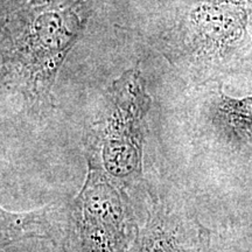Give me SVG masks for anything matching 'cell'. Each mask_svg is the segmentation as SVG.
I'll use <instances>...</instances> for the list:
<instances>
[{
	"label": "cell",
	"instance_id": "obj_1",
	"mask_svg": "<svg viewBox=\"0 0 252 252\" xmlns=\"http://www.w3.org/2000/svg\"><path fill=\"white\" fill-rule=\"evenodd\" d=\"M89 9V0L24 2L2 24V93L30 115L41 117L54 109L56 78L84 31Z\"/></svg>",
	"mask_w": 252,
	"mask_h": 252
},
{
	"label": "cell",
	"instance_id": "obj_2",
	"mask_svg": "<svg viewBox=\"0 0 252 252\" xmlns=\"http://www.w3.org/2000/svg\"><path fill=\"white\" fill-rule=\"evenodd\" d=\"M151 106L152 97L139 68L127 69L113 80L84 128L87 165L128 189L140 184Z\"/></svg>",
	"mask_w": 252,
	"mask_h": 252
},
{
	"label": "cell",
	"instance_id": "obj_3",
	"mask_svg": "<svg viewBox=\"0 0 252 252\" xmlns=\"http://www.w3.org/2000/svg\"><path fill=\"white\" fill-rule=\"evenodd\" d=\"M140 231L128 188L88 166L84 184L59 200L52 252H127Z\"/></svg>",
	"mask_w": 252,
	"mask_h": 252
},
{
	"label": "cell",
	"instance_id": "obj_4",
	"mask_svg": "<svg viewBox=\"0 0 252 252\" xmlns=\"http://www.w3.org/2000/svg\"><path fill=\"white\" fill-rule=\"evenodd\" d=\"M249 0H191L166 32L162 54L195 77L228 60L248 36Z\"/></svg>",
	"mask_w": 252,
	"mask_h": 252
},
{
	"label": "cell",
	"instance_id": "obj_5",
	"mask_svg": "<svg viewBox=\"0 0 252 252\" xmlns=\"http://www.w3.org/2000/svg\"><path fill=\"white\" fill-rule=\"evenodd\" d=\"M127 252H213L212 232L184 207L157 198Z\"/></svg>",
	"mask_w": 252,
	"mask_h": 252
},
{
	"label": "cell",
	"instance_id": "obj_6",
	"mask_svg": "<svg viewBox=\"0 0 252 252\" xmlns=\"http://www.w3.org/2000/svg\"><path fill=\"white\" fill-rule=\"evenodd\" d=\"M203 126L235 150L252 147V96L232 97L219 88L206 102Z\"/></svg>",
	"mask_w": 252,
	"mask_h": 252
},
{
	"label": "cell",
	"instance_id": "obj_7",
	"mask_svg": "<svg viewBox=\"0 0 252 252\" xmlns=\"http://www.w3.org/2000/svg\"><path fill=\"white\" fill-rule=\"evenodd\" d=\"M70 1V0H24V2L33 5H43V4H61V2Z\"/></svg>",
	"mask_w": 252,
	"mask_h": 252
}]
</instances>
